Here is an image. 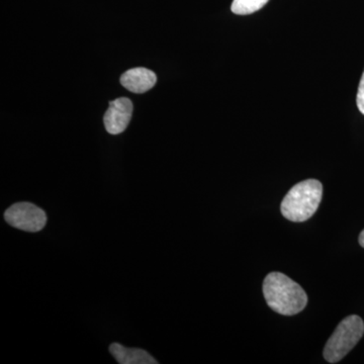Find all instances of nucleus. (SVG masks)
Here are the masks:
<instances>
[{"mask_svg": "<svg viewBox=\"0 0 364 364\" xmlns=\"http://www.w3.org/2000/svg\"><path fill=\"white\" fill-rule=\"evenodd\" d=\"M263 294L269 308L280 315H296L308 304V296L303 287L284 273L267 274L263 282Z\"/></svg>", "mask_w": 364, "mask_h": 364, "instance_id": "f257e3e1", "label": "nucleus"}, {"mask_svg": "<svg viewBox=\"0 0 364 364\" xmlns=\"http://www.w3.org/2000/svg\"><path fill=\"white\" fill-rule=\"evenodd\" d=\"M323 186L316 179H306L296 184L282 200L280 210L289 221L301 223L317 212L322 200Z\"/></svg>", "mask_w": 364, "mask_h": 364, "instance_id": "f03ea898", "label": "nucleus"}, {"mask_svg": "<svg viewBox=\"0 0 364 364\" xmlns=\"http://www.w3.org/2000/svg\"><path fill=\"white\" fill-rule=\"evenodd\" d=\"M364 334L363 318L356 315L345 318L337 326L324 348V358L329 363L342 360L356 346Z\"/></svg>", "mask_w": 364, "mask_h": 364, "instance_id": "7ed1b4c3", "label": "nucleus"}, {"mask_svg": "<svg viewBox=\"0 0 364 364\" xmlns=\"http://www.w3.org/2000/svg\"><path fill=\"white\" fill-rule=\"evenodd\" d=\"M4 219L11 226L26 232H39L44 229L47 215L42 208L31 203H18L4 213Z\"/></svg>", "mask_w": 364, "mask_h": 364, "instance_id": "20e7f679", "label": "nucleus"}, {"mask_svg": "<svg viewBox=\"0 0 364 364\" xmlns=\"http://www.w3.org/2000/svg\"><path fill=\"white\" fill-rule=\"evenodd\" d=\"M133 114V104L129 98L121 97L109 102V109L105 112L104 122L107 133L119 135L127 128Z\"/></svg>", "mask_w": 364, "mask_h": 364, "instance_id": "39448f33", "label": "nucleus"}, {"mask_svg": "<svg viewBox=\"0 0 364 364\" xmlns=\"http://www.w3.org/2000/svg\"><path fill=\"white\" fill-rule=\"evenodd\" d=\"M157 77L149 69L134 68L124 72L121 77L122 85L134 93H144L156 85Z\"/></svg>", "mask_w": 364, "mask_h": 364, "instance_id": "423d86ee", "label": "nucleus"}, {"mask_svg": "<svg viewBox=\"0 0 364 364\" xmlns=\"http://www.w3.org/2000/svg\"><path fill=\"white\" fill-rule=\"evenodd\" d=\"M109 352L119 364H157L158 361L147 351L139 348H127L119 343H112Z\"/></svg>", "mask_w": 364, "mask_h": 364, "instance_id": "0eeeda50", "label": "nucleus"}, {"mask_svg": "<svg viewBox=\"0 0 364 364\" xmlns=\"http://www.w3.org/2000/svg\"><path fill=\"white\" fill-rule=\"evenodd\" d=\"M269 0H234L231 9L235 14L246 16L262 9Z\"/></svg>", "mask_w": 364, "mask_h": 364, "instance_id": "6e6552de", "label": "nucleus"}, {"mask_svg": "<svg viewBox=\"0 0 364 364\" xmlns=\"http://www.w3.org/2000/svg\"><path fill=\"white\" fill-rule=\"evenodd\" d=\"M356 104H358L359 112L364 114V71L363 77H361L360 83H359Z\"/></svg>", "mask_w": 364, "mask_h": 364, "instance_id": "1a4fd4ad", "label": "nucleus"}, {"mask_svg": "<svg viewBox=\"0 0 364 364\" xmlns=\"http://www.w3.org/2000/svg\"><path fill=\"white\" fill-rule=\"evenodd\" d=\"M359 244H360L361 247L364 248V230L361 232L360 235H359Z\"/></svg>", "mask_w": 364, "mask_h": 364, "instance_id": "9d476101", "label": "nucleus"}]
</instances>
